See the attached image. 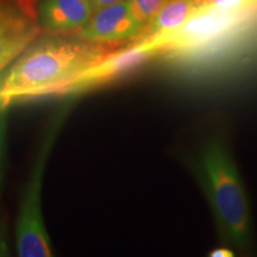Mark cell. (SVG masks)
Instances as JSON below:
<instances>
[{
	"mask_svg": "<svg viewBox=\"0 0 257 257\" xmlns=\"http://www.w3.org/2000/svg\"><path fill=\"white\" fill-rule=\"evenodd\" d=\"M114 50L76 32L40 35L9 66L0 82V105L37 96L62 94L81 74Z\"/></svg>",
	"mask_w": 257,
	"mask_h": 257,
	"instance_id": "1",
	"label": "cell"
},
{
	"mask_svg": "<svg viewBox=\"0 0 257 257\" xmlns=\"http://www.w3.org/2000/svg\"><path fill=\"white\" fill-rule=\"evenodd\" d=\"M9 106L0 105V191L5 178L6 169V134H8Z\"/></svg>",
	"mask_w": 257,
	"mask_h": 257,
	"instance_id": "10",
	"label": "cell"
},
{
	"mask_svg": "<svg viewBox=\"0 0 257 257\" xmlns=\"http://www.w3.org/2000/svg\"><path fill=\"white\" fill-rule=\"evenodd\" d=\"M143 28L144 25L135 15L130 0H123L96 9L76 34L94 43L114 47L123 42L136 41Z\"/></svg>",
	"mask_w": 257,
	"mask_h": 257,
	"instance_id": "5",
	"label": "cell"
},
{
	"mask_svg": "<svg viewBox=\"0 0 257 257\" xmlns=\"http://www.w3.org/2000/svg\"><path fill=\"white\" fill-rule=\"evenodd\" d=\"M208 256L211 257H232L234 253L230 248H226V246H219V248H216L211 250Z\"/></svg>",
	"mask_w": 257,
	"mask_h": 257,
	"instance_id": "11",
	"label": "cell"
},
{
	"mask_svg": "<svg viewBox=\"0 0 257 257\" xmlns=\"http://www.w3.org/2000/svg\"><path fill=\"white\" fill-rule=\"evenodd\" d=\"M93 6H94V9H99V8H102V6H107V5H111V4H115V3H119V2H123V0H91Z\"/></svg>",
	"mask_w": 257,
	"mask_h": 257,
	"instance_id": "12",
	"label": "cell"
},
{
	"mask_svg": "<svg viewBox=\"0 0 257 257\" xmlns=\"http://www.w3.org/2000/svg\"><path fill=\"white\" fill-rule=\"evenodd\" d=\"M198 10L200 9L197 0H168L155 17L143 28L136 41L153 40L174 31Z\"/></svg>",
	"mask_w": 257,
	"mask_h": 257,
	"instance_id": "8",
	"label": "cell"
},
{
	"mask_svg": "<svg viewBox=\"0 0 257 257\" xmlns=\"http://www.w3.org/2000/svg\"><path fill=\"white\" fill-rule=\"evenodd\" d=\"M41 34L34 0H0V72Z\"/></svg>",
	"mask_w": 257,
	"mask_h": 257,
	"instance_id": "4",
	"label": "cell"
},
{
	"mask_svg": "<svg viewBox=\"0 0 257 257\" xmlns=\"http://www.w3.org/2000/svg\"><path fill=\"white\" fill-rule=\"evenodd\" d=\"M72 102H64L48 123L32 163L29 181L19 204L16 224V246L21 257H50L51 242L42 213V185L47 162L61 128L67 119Z\"/></svg>",
	"mask_w": 257,
	"mask_h": 257,
	"instance_id": "3",
	"label": "cell"
},
{
	"mask_svg": "<svg viewBox=\"0 0 257 257\" xmlns=\"http://www.w3.org/2000/svg\"><path fill=\"white\" fill-rule=\"evenodd\" d=\"M94 11L91 0H40L36 4L38 25L51 34L79 31Z\"/></svg>",
	"mask_w": 257,
	"mask_h": 257,
	"instance_id": "7",
	"label": "cell"
},
{
	"mask_svg": "<svg viewBox=\"0 0 257 257\" xmlns=\"http://www.w3.org/2000/svg\"><path fill=\"white\" fill-rule=\"evenodd\" d=\"M191 169L205 193L224 242L246 252L251 248V214L244 185L229 149L219 138L202 144Z\"/></svg>",
	"mask_w": 257,
	"mask_h": 257,
	"instance_id": "2",
	"label": "cell"
},
{
	"mask_svg": "<svg viewBox=\"0 0 257 257\" xmlns=\"http://www.w3.org/2000/svg\"><path fill=\"white\" fill-rule=\"evenodd\" d=\"M155 54L156 50L143 42H135V44L123 49L111 51L95 66L81 74L69 86H67L62 94L85 91L86 88L94 87L99 83L120 78L126 73L133 72L142 66Z\"/></svg>",
	"mask_w": 257,
	"mask_h": 257,
	"instance_id": "6",
	"label": "cell"
},
{
	"mask_svg": "<svg viewBox=\"0 0 257 257\" xmlns=\"http://www.w3.org/2000/svg\"><path fill=\"white\" fill-rule=\"evenodd\" d=\"M130 2L135 15L146 27L168 0H130Z\"/></svg>",
	"mask_w": 257,
	"mask_h": 257,
	"instance_id": "9",
	"label": "cell"
}]
</instances>
